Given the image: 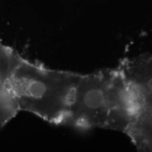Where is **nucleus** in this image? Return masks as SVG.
<instances>
[{
    "label": "nucleus",
    "mask_w": 152,
    "mask_h": 152,
    "mask_svg": "<svg viewBox=\"0 0 152 152\" xmlns=\"http://www.w3.org/2000/svg\"><path fill=\"white\" fill-rule=\"evenodd\" d=\"M142 109L137 94L119 66L82 75L69 125L125 132Z\"/></svg>",
    "instance_id": "1"
},
{
    "label": "nucleus",
    "mask_w": 152,
    "mask_h": 152,
    "mask_svg": "<svg viewBox=\"0 0 152 152\" xmlns=\"http://www.w3.org/2000/svg\"><path fill=\"white\" fill-rule=\"evenodd\" d=\"M81 77L82 74L49 69L16 52L9 85L19 111L54 124L69 125Z\"/></svg>",
    "instance_id": "2"
},
{
    "label": "nucleus",
    "mask_w": 152,
    "mask_h": 152,
    "mask_svg": "<svg viewBox=\"0 0 152 152\" xmlns=\"http://www.w3.org/2000/svg\"><path fill=\"white\" fill-rule=\"evenodd\" d=\"M15 51L0 42V119L8 111L11 100L9 76Z\"/></svg>",
    "instance_id": "3"
}]
</instances>
